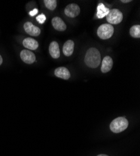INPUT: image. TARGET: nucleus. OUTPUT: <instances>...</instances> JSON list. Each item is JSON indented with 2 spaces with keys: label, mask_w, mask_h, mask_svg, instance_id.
I'll list each match as a JSON object with an SVG mask.
<instances>
[{
  "label": "nucleus",
  "mask_w": 140,
  "mask_h": 156,
  "mask_svg": "<svg viewBox=\"0 0 140 156\" xmlns=\"http://www.w3.org/2000/svg\"><path fill=\"white\" fill-rule=\"evenodd\" d=\"M20 57L21 60L27 64H32L36 60L35 55L30 51L24 49L20 53Z\"/></svg>",
  "instance_id": "423d86ee"
},
{
  "label": "nucleus",
  "mask_w": 140,
  "mask_h": 156,
  "mask_svg": "<svg viewBox=\"0 0 140 156\" xmlns=\"http://www.w3.org/2000/svg\"><path fill=\"white\" fill-rule=\"evenodd\" d=\"M114 27L110 24H103L97 29V35L102 40H108L114 34Z\"/></svg>",
  "instance_id": "7ed1b4c3"
},
{
  "label": "nucleus",
  "mask_w": 140,
  "mask_h": 156,
  "mask_svg": "<svg viewBox=\"0 0 140 156\" xmlns=\"http://www.w3.org/2000/svg\"><path fill=\"white\" fill-rule=\"evenodd\" d=\"M36 20L40 24H43L46 21V16L44 14H41L36 16Z\"/></svg>",
  "instance_id": "f3484780"
},
{
  "label": "nucleus",
  "mask_w": 140,
  "mask_h": 156,
  "mask_svg": "<svg viewBox=\"0 0 140 156\" xmlns=\"http://www.w3.org/2000/svg\"><path fill=\"white\" fill-rule=\"evenodd\" d=\"M49 53L50 56L54 59H57L60 57V53L59 46L57 42L53 41L50 43L49 46Z\"/></svg>",
  "instance_id": "9b49d317"
},
{
  "label": "nucleus",
  "mask_w": 140,
  "mask_h": 156,
  "mask_svg": "<svg viewBox=\"0 0 140 156\" xmlns=\"http://www.w3.org/2000/svg\"><path fill=\"white\" fill-rule=\"evenodd\" d=\"M24 30L27 34L32 36H37L40 34V30L34 26L31 22H26L24 24Z\"/></svg>",
  "instance_id": "0eeeda50"
},
{
  "label": "nucleus",
  "mask_w": 140,
  "mask_h": 156,
  "mask_svg": "<svg viewBox=\"0 0 140 156\" xmlns=\"http://www.w3.org/2000/svg\"><path fill=\"white\" fill-rule=\"evenodd\" d=\"M123 18L122 12L118 9H112L109 10L108 15L106 16L107 21L112 24H118L120 23Z\"/></svg>",
  "instance_id": "20e7f679"
},
{
  "label": "nucleus",
  "mask_w": 140,
  "mask_h": 156,
  "mask_svg": "<svg viewBox=\"0 0 140 156\" xmlns=\"http://www.w3.org/2000/svg\"><path fill=\"white\" fill-rule=\"evenodd\" d=\"M128 121L123 117L114 119L110 124V129L114 133H119L124 131L128 126Z\"/></svg>",
  "instance_id": "f03ea898"
},
{
  "label": "nucleus",
  "mask_w": 140,
  "mask_h": 156,
  "mask_svg": "<svg viewBox=\"0 0 140 156\" xmlns=\"http://www.w3.org/2000/svg\"><path fill=\"white\" fill-rule=\"evenodd\" d=\"M74 49V42L72 40L67 41L63 46V53L66 56H70Z\"/></svg>",
  "instance_id": "f8f14e48"
},
{
  "label": "nucleus",
  "mask_w": 140,
  "mask_h": 156,
  "mask_svg": "<svg viewBox=\"0 0 140 156\" xmlns=\"http://www.w3.org/2000/svg\"><path fill=\"white\" fill-rule=\"evenodd\" d=\"M97 156H108V155H105V154H100V155H98Z\"/></svg>",
  "instance_id": "412c9836"
},
{
  "label": "nucleus",
  "mask_w": 140,
  "mask_h": 156,
  "mask_svg": "<svg viewBox=\"0 0 140 156\" xmlns=\"http://www.w3.org/2000/svg\"><path fill=\"white\" fill-rule=\"evenodd\" d=\"M64 12L67 16L70 18H75L79 15L81 9L77 4L72 3L66 6Z\"/></svg>",
  "instance_id": "39448f33"
},
{
  "label": "nucleus",
  "mask_w": 140,
  "mask_h": 156,
  "mask_svg": "<svg viewBox=\"0 0 140 156\" xmlns=\"http://www.w3.org/2000/svg\"><path fill=\"white\" fill-rule=\"evenodd\" d=\"M113 66V61L111 57L110 56H106L104 58L103 61H102L101 65V72L103 73H106L109 72L112 68Z\"/></svg>",
  "instance_id": "6e6552de"
},
{
  "label": "nucleus",
  "mask_w": 140,
  "mask_h": 156,
  "mask_svg": "<svg viewBox=\"0 0 140 156\" xmlns=\"http://www.w3.org/2000/svg\"><path fill=\"white\" fill-rule=\"evenodd\" d=\"M23 44L24 47L30 50H36L39 47V43L31 37L25 38L23 41Z\"/></svg>",
  "instance_id": "ddd939ff"
},
{
  "label": "nucleus",
  "mask_w": 140,
  "mask_h": 156,
  "mask_svg": "<svg viewBox=\"0 0 140 156\" xmlns=\"http://www.w3.org/2000/svg\"><path fill=\"white\" fill-rule=\"evenodd\" d=\"M2 62H3V58H2V56L0 55V66H1V64H2Z\"/></svg>",
  "instance_id": "aec40b11"
},
{
  "label": "nucleus",
  "mask_w": 140,
  "mask_h": 156,
  "mask_svg": "<svg viewBox=\"0 0 140 156\" xmlns=\"http://www.w3.org/2000/svg\"><path fill=\"white\" fill-rule=\"evenodd\" d=\"M38 11H38V9L36 8H35V9H33L32 11H31L29 12V14H30V16H35L38 13Z\"/></svg>",
  "instance_id": "a211bd4d"
},
{
  "label": "nucleus",
  "mask_w": 140,
  "mask_h": 156,
  "mask_svg": "<svg viewBox=\"0 0 140 156\" xmlns=\"http://www.w3.org/2000/svg\"><path fill=\"white\" fill-rule=\"evenodd\" d=\"M55 75L56 77L61 79L67 80L70 77V73L68 69L65 67H59L55 70Z\"/></svg>",
  "instance_id": "1a4fd4ad"
},
{
  "label": "nucleus",
  "mask_w": 140,
  "mask_h": 156,
  "mask_svg": "<svg viewBox=\"0 0 140 156\" xmlns=\"http://www.w3.org/2000/svg\"><path fill=\"white\" fill-rule=\"evenodd\" d=\"M53 27L57 31H63L67 28L66 23L59 17H54L52 20Z\"/></svg>",
  "instance_id": "9d476101"
},
{
  "label": "nucleus",
  "mask_w": 140,
  "mask_h": 156,
  "mask_svg": "<svg viewBox=\"0 0 140 156\" xmlns=\"http://www.w3.org/2000/svg\"><path fill=\"white\" fill-rule=\"evenodd\" d=\"M97 17L99 19L103 18L106 17L109 12V9L106 8L103 3H99L97 6Z\"/></svg>",
  "instance_id": "4468645a"
},
{
  "label": "nucleus",
  "mask_w": 140,
  "mask_h": 156,
  "mask_svg": "<svg viewBox=\"0 0 140 156\" xmlns=\"http://www.w3.org/2000/svg\"><path fill=\"white\" fill-rule=\"evenodd\" d=\"M84 62L88 67L96 68L101 62V56L99 50L95 48H89L86 52Z\"/></svg>",
  "instance_id": "f257e3e1"
},
{
  "label": "nucleus",
  "mask_w": 140,
  "mask_h": 156,
  "mask_svg": "<svg viewBox=\"0 0 140 156\" xmlns=\"http://www.w3.org/2000/svg\"><path fill=\"white\" fill-rule=\"evenodd\" d=\"M45 6L50 10L53 11L56 8L57 1L56 0H45L44 2Z\"/></svg>",
  "instance_id": "dca6fc26"
},
{
  "label": "nucleus",
  "mask_w": 140,
  "mask_h": 156,
  "mask_svg": "<svg viewBox=\"0 0 140 156\" xmlns=\"http://www.w3.org/2000/svg\"><path fill=\"white\" fill-rule=\"evenodd\" d=\"M130 35L133 37L139 38L140 37V26L134 25L130 28Z\"/></svg>",
  "instance_id": "2eb2a0df"
},
{
  "label": "nucleus",
  "mask_w": 140,
  "mask_h": 156,
  "mask_svg": "<svg viewBox=\"0 0 140 156\" xmlns=\"http://www.w3.org/2000/svg\"><path fill=\"white\" fill-rule=\"evenodd\" d=\"M131 0H122L121 2L122 3H129V2H131Z\"/></svg>",
  "instance_id": "6ab92c4d"
}]
</instances>
